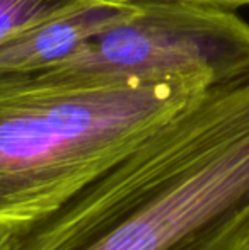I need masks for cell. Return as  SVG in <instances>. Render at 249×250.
Listing matches in <instances>:
<instances>
[{
  "label": "cell",
  "mask_w": 249,
  "mask_h": 250,
  "mask_svg": "<svg viewBox=\"0 0 249 250\" xmlns=\"http://www.w3.org/2000/svg\"><path fill=\"white\" fill-rule=\"evenodd\" d=\"M101 0H0V43L51 21L72 16Z\"/></svg>",
  "instance_id": "5b68a950"
},
{
  "label": "cell",
  "mask_w": 249,
  "mask_h": 250,
  "mask_svg": "<svg viewBox=\"0 0 249 250\" xmlns=\"http://www.w3.org/2000/svg\"><path fill=\"white\" fill-rule=\"evenodd\" d=\"M0 250H249V73L210 85Z\"/></svg>",
  "instance_id": "6da1fadb"
},
{
  "label": "cell",
  "mask_w": 249,
  "mask_h": 250,
  "mask_svg": "<svg viewBox=\"0 0 249 250\" xmlns=\"http://www.w3.org/2000/svg\"><path fill=\"white\" fill-rule=\"evenodd\" d=\"M104 3H120V5H140L149 2H160V0H101ZM178 2H196V3H208V5H219L226 9H241L249 5V0H178Z\"/></svg>",
  "instance_id": "8992f818"
},
{
  "label": "cell",
  "mask_w": 249,
  "mask_h": 250,
  "mask_svg": "<svg viewBox=\"0 0 249 250\" xmlns=\"http://www.w3.org/2000/svg\"><path fill=\"white\" fill-rule=\"evenodd\" d=\"M45 70L111 75L191 73L226 82L249 73V22L234 9L208 3H142L128 22L92 38Z\"/></svg>",
  "instance_id": "3957f363"
},
{
  "label": "cell",
  "mask_w": 249,
  "mask_h": 250,
  "mask_svg": "<svg viewBox=\"0 0 249 250\" xmlns=\"http://www.w3.org/2000/svg\"><path fill=\"white\" fill-rule=\"evenodd\" d=\"M140 5L96 3L9 38L0 43V75L33 73L48 68L75 53L89 40L128 22Z\"/></svg>",
  "instance_id": "277c9868"
},
{
  "label": "cell",
  "mask_w": 249,
  "mask_h": 250,
  "mask_svg": "<svg viewBox=\"0 0 249 250\" xmlns=\"http://www.w3.org/2000/svg\"><path fill=\"white\" fill-rule=\"evenodd\" d=\"M217 83L206 75H0V230L60 208Z\"/></svg>",
  "instance_id": "7a4b0ae2"
},
{
  "label": "cell",
  "mask_w": 249,
  "mask_h": 250,
  "mask_svg": "<svg viewBox=\"0 0 249 250\" xmlns=\"http://www.w3.org/2000/svg\"><path fill=\"white\" fill-rule=\"evenodd\" d=\"M3 231H7V230H0V240H2V237H3Z\"/></svg>",
  "instance_id": "52a82bcc"
}]
</instances>
